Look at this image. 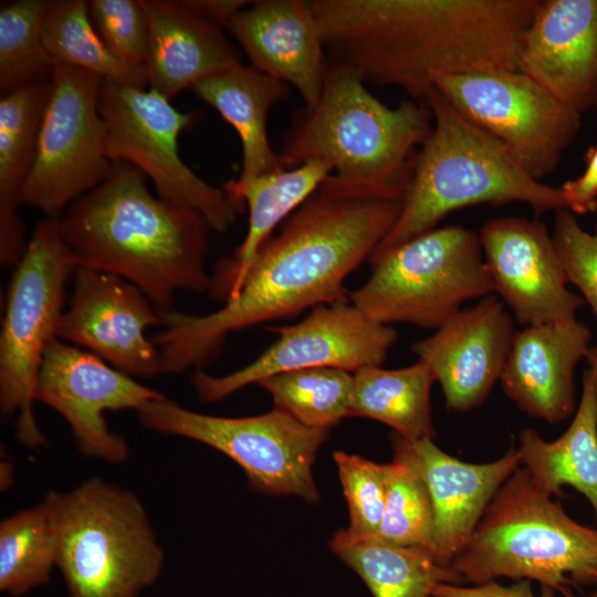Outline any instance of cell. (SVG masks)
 I'll return each mask as SVG.
<instances>
[{"instance_id":"cell-3","label":"cell","mask_w":597,"mask_h":597,"mask_svg":"<svg viewBox=\"0 0 597 597\" xmlns=\"http://www.w3.org/2000/svg\"><path fill=\"white\" fill-rule=\"evenodd\" d=\"M145 178L113 161L106 178L63 212L59 228L78 268L130 282L167 313L178 291L209 292L211 228L199 212L155 197Z\"/></svg>"},{"instance_id":"cell-31","label":"cell","mask_w":597,"mask_h":597,"mask_svg":"<svg viewBox=\"0 0 597 597\" xmlns=\"http://www.w3.org/2000/svg\"><path fill=\"white\" fill-rule=\"evenodd\" d=\"M354 376L335 367H311L270 376L258 385L280 409L310 428L332 429L349 417Z\"/></svg>"},{"instance_id":"cell-8","label":"cell","mask_w":597,"mask_h":597,"mask_svg":"<svg viewBox=\"0 0 597 597\" xmlns=\"http://www.w3.org/2000/svg\"><path fill=\"white\" fill-rule=\"evenodd\" d=\"M367 282L349 293L369 318L438 328L470 300L494 292L480 237L459 224L434 228L370 258Z\"/></svg>"},{"instance_id":"cell-38","label":"cell","mask_w":597,"mask_h":597,"mask_svg":"<svg viewBox=\"0 0 597 597\" xmlns=\"http://www.w3.org/2000/svg\"><path fill=\"white\" fill-rule=\"evenodd\" d=\"M559 190L566 209L577 214L597 210V146L586 153V167L576 179L565 181Z\"/></svg>"},{"instance_id":"cell-12","label":"cell","mask_w":597,"mask_h":597,"mask_svg":"<svg viewBox=\"0 0 597 597\" xmlns=\"http://www.w3.org/2000/svg\"><path fill=\"white\" fill-rule=\"evenodd\" d=\"M102 82L93 72L54 65L21 206H31L46 218H60L75 200L106 178L113 161L98 112Z\"/></svg>"},{"instance_id":"cell-28","label":"cell","mask_w":597,"mask_h":597,"mask_svg":"<svg viewBox=\"0 0 597 597\" xmlns=\"http://www.w3.org/2000/svg\"><path fill=\"white\" fill-rule=\"evenodd\" d=\"M332 552L365 583L374 597H431L438 584H459L452 566L441 565L423 547L398 546L346 530L333 536Z\"/></svg>"},{"instance_id":"cell-4","label":"cell","mask_w":597,"mask_h":597,"mask_svg":"<svg viewBox=\"0 0 597 597\" xmlns=\"http://www.w3.org/2000/svg\"><path fill=\"white\" fill-rule=\"evenodd\" d=\"M431 129L426 101L389 107L354 71L327 59L318 100L295 109L277 154L285 169L320 160L342 185L404 201Z\"/></svg>"},{"instance_id":"cell-34","label":"cell","mask_w":597,"mask_h":597,"mask_svg":"<svg viewBox=\"0 0 597 597\" xmlns=\"http://www.w3.org/2000/svg\"><path fill=\"white\" fill-rule=\"evenodd\" d=\"M377 538L416 546L436 556L434 514L427 485L413 463L394 450L387 464V499Z\"/></svg>"},{"instance_id":"cell-21","label":"cell","mask_w":597,"mask_h":597,"mask_svg":"<svg viewBox=\"0 0 597 597\" xmlns=\"http://www.w3.org/2000/svg\"><path fill=\"white\" fill-rule=\"evenodd\" d=\"M226 30L242 46L251 66L293 86L304 105L316 103L327 56L310 1H251L232 15Z\"/></svg>"},{"instance_id":"cell-20","label":"cell","mask_w":597,"mask_h":597,"mask_svg":"<svg viewBox=\"0 0 597 597\" xmlns=\"http://www.w3.org/2000/svg\"><path fill=\"white\" fill-rule=\"evenodd\" d=\"M390 438L392 449L413 463L427 485L434 514L436 558L451 566L496 492L522 465L517 448L512 443L500 459L474 464L446 453L432 439L409 441L395 432Z\"/></svg>"},{"instance_id":"cell-32","label":"cell","mask_w":597,"mask_h":597,"mask_svg":"<svg viewBox=\"0 0 597 597\" xmlns=\"http://www.w3.org/2000/svg\"><path fill=\"white\" fill-rule=\"evenodd\" d=\"M56 566L55 537L45 504L0 523V590L21 596L50 580Z\"/></svg>"},{"instance_id":"cell-9","label":"cell","mask_w":597,"mask_h":597,"mask_svg":"<svg viewBox=\"0 0 597 597\" xmlns=\"http://www.w3.org/2000/svg\"><path fill=\"white\" fill-rule=\"evenodd\" d=\"M77 268L59 218L46 217L13 268L0 334V408L3 417L17 418V437L31 449L46 443L33 412L35 384L44 350L56 338L65 285Z\"/></svg>"},{"instance_id":"cell-6","label":"cell","mask_w":597,"mask_h":597,"mask_svg":"<svg viewBox=\"0 0 597 597\" xmlns=\"http://www.w3.org/2000/svg\"><path fill=\"white\" fill-rule=\"evenodd\" d=\"M451 566L474 585L507 577L568 595L570 585L593 583L597 530L569 517L522 468L496 492Z\"/></svg>"},{"instance_id":"cell-35","label":"cell","mask_w":597,"mask_h":597,"mask_svg":"<svg viewBox=\"0 0 597 597\" xmlns=\"http://www.w3.org/2000/svg\"><path fill=\"white\" fill-rule=\"evenodd\" d=\"M334 460L349 512L345 530L357 537H377L387 499V464L343 451L334 452Z\"/></svg>"},{"instance_id":"cell-7","label":"cell","mask_w":597,"mask_h":597,"mask_svg":"<svg viewBox=\"0 0 597 597\" xmlns=\"http://www.w3.org/2000/svg\"><path fill=\"white\" fill-rule=\"evenodd\" d=\"M43 503L70 597H137L156 582L164 552L133 492L94 478Z\"/></svg>"},{"instance_id":"cell-11","label":"cell","mask_w":597,"mask_h":597,"mask_svg":"<svg viewBox=\"0 0 597 597\" xmlns=\"http://www.w3.org/2000/svg\"><path fill=\"white\" fill-rule=\"evenodd\" d=\"M98 112L107 133L112 161L138 168L155 185L158 197L199 212L211 230L227 231L240 212L224 190L198 177L181 160L177 139L195 119L149 88L121 86L103 80Z\"/></svg>"},{"instance_id":"cell-27","label":"cell","mask_w":597,"mask_h":597,"mask_svg":"<svg viewBox=\"0 0 597 597\" xmlns=\"http://www.w3.org/2000/svg\"><path fill=\"white\" fill-rule=\"evenodd\" d=\"M521 464L548 495L562 496L572 486L597 515V397L588 370L575 417L556 440L546 441L533 428L519 433Z\"/></svg>"},{"instance_id":"cell-14","label":"cell","mask_w":597,"mask_h":597,"mask_svg":"<svg viewBox=\"0 0 597 597\" xmlns=\"http://www.w3.org/2000/svg\"><path fill=\"white\" fill-rule=\"evenodd\" d=\"M266 329L279 338L249 365L224 376L193 371L191 383L200 400L218 401L291 370L335 367L355 373L380 366L398 338L394 327L369 318L349 302L320 305L296 324Z\"/></svg>"},{"instance_id":"cell-25","label":"cell","mask_w":597,"mask_h":597,"mask_svg":"<svg viewBox=\"0 0 597 597\" xmlns=\"http://www.w3.org/2000/svg\"><path fill=\"white\" fill-rule=\"evenodd\" d=\"M191 90L238 133L242 147L238 178L285 169L269 142L266 118L275 104L287 98L290 85L240 63L199 81Z\"/></svg>"},{"instance_id":"cell-30","label":"cell","mask_w":597,"mask_h":597,"mask_svg":"<svg viewBox=\"0 0 597 597\" xmlns=\"http://www.w3.org/2000/svg\"><path fill=\"white\" fill-rule=\"evenodd\" d=\"M53 64L75 66L121 86L145 88L144 70L130 67L107 49L95 30L84 0H53L42 27Z\"/></svg>"},{"instance_id":"cell-13","label":"cell","mask_w":597,"mask_h":597,"mask_svg":"<svg viewBox=\"0 0 597 597\" xmlns=\"http://www.w3.org/2000/svg\"><path fill=\"white\" fill-rule=\"evenodd\" d=\"M433 87L537 180L553 172L580 129L579 113L517 70L440 75Z\"/></svg>"},{"instance_id":"cell-43","label":"cell","mask_w":597,"mask_h":597,"mask_svg":"<svg viewBox=\"0 0 597 597\" xmlns=\"http://www.w3.org/2000/svg\"><path fill=\"white\" fill-rule=\"evenodd\" d=\"M595 106L597 107V101H596V105H595Z\"/></svg>"},{"instance_id":"cell-17","label":"cell","mask_w":597,"mask_h":597,"mask_svg":"<svg viewBox=\"0 0 597 597\" xmlns=\"http://www.w3.org/2000/svg\"><path fill=\"white\" fill-rule=\"evenodd\" d=\"M494 292L524 326L576 320L584 300L567 289L554 240L537 219L503 217L479 233Z\"/></svg>"},{"instance_id":"cell-5","label":"cell","mask_w":597,"mask_h":597,"mask_svg":"<svg viewBox=\"0 0 597 597\" xmlns=\"http://www.w3.org/2000/svg\"><path fill=\"white\" fill-rule=\"evenodd\" d=\"M425 101L432 129L416 154L401 211L370 258L434 229L449 212L471 205L524 202L536 217L566 209L559 188L532 177L437 88L432 86Z\"/></svg>"},{"instance_id":"cell-16","label":"cell","mask_w":597,"mask_h":597,"mask_svg":"<svg viewBox=\"0 0 597 597\" xmlns=\"http://www.w3.org/2000/svg\"><path fill=\"white\" fill-rule=\"evenodd\" d=\"M160 325L159 312L137 286L112 273L77 268L56 338L133 378H151L161 374L160 357L146 331Z\"/></svg>"},{"instance_id":"cell-24","label":"cell","mask_w":597,"mask_h":597,"mask_svg":"<svg viewBox=\"0 0 597 597\" xmlns=\"http://www.w3.org/2000/svg\"><path fill=\"white\" fill-rule=\"evenodd\" d=\"M331 175L332 168L327 164L311 160L291 169L223 182L222 189L239 211L247 205L249 223L245 238L232 256L218 263L211 275L209 293L224 301L233 296L275 227L303 205Z\"/></svg>"},{"instance_id":"cell-39","label":"cell","mask_w":597,"mask_h":597,"mask_svg":"<svg viewBox=\"0 0 597 597\" xmlns=\"http://www.w3.org/2000/svg\"><path fill=\"white\" fill-rule=\"evenodd\" d=\"M555 590L543 587L541 596H536L532 589V583L527 579L504 586L495 580L474 586H461L459 584H438L431 597H555Z\"/></svg>"},{"instance_id":"cell-41","label":"cell","mask_w":597,"mask_h":597,"mask_svg":"<svg viewBox=\"0 0 597 597\" xmlns=\"http://www.w3.org/2000/svg\"><path fill=\"white\" fill-rule=\"evenodd\" d=\"M585 359L589 366L587 370L590 374L595 394L597 397V345L588 348L585 355Z\"/></svg>"},{"instance_id":"cell-33","label":"cell","mask_w":597,"mask_h":597,"mask_svg":"<svg viewBox=\"0 0 597 597\" xmlns=\"http://www.w3.org/2000/svg\"><path fill=\"white\" fill-rule=\"evenodd\" d=\"M53 0H18L0 9V93L51 81L54 64L42 35Z\"/></svg>"},{"instance_id":"cell-36","label":"cell","mask_w":597,"mask_h":597,"mask_svg":"<svg viewBox=\"0 0 597 597\" xmlns=\"http://www.w3.org/2000/svg\"><path fill=\"white\" fill-rule=\"evenodd\" d=\"M90 19L104 44L124 64L145 71L148 24L139 0L87 1Z\"/></svg>"},{"instance_id":"cell-22","label":"cell","mask_w":597,"mask_h":597,"mask_svg":"<svg viewBox=\"0 0 597 597\" xmlns=\"http://www.w3.org/2000/svg\"><path fill=\"white\" fill-rule=\"evenodd\" d=\"M590 339L588 326L577 320L515 332L500 378L505 395L531 417L563 421L573 411L574 373Z\"/></svg>"},{"instance_id":"cell-15","label":"cell","mask_w":597,"mask_h":597,"mask_svg":"<svg viewBox=\"0 0 597 597\" xmlns=\"http://www.w3.org/2000/svg\"><path fill=\"white\" fill-rule=\"evenodd\" d=\"M164 397L96 355L57 338L44 350L34 390L35 401L67 421L83 454L112 463L125 461L129 450L125 440L108 429L105 412L138 410Z\"/></svg>"},{"instance_id":"cell-42","label":"cell","mask_w":597,"mask_h":597,"mask_svg":"<svg viewBox=\"0 0 597 597\" xmlns=\"http://www.w3.org/2000/svg\"><path fill=\"white\" fill-rule=\"evenodd\" d=\"M591 585L594 586L591 597H597V569L595 572Z\"/></svg>"},{"instance_id":"cell-29","label":"cell","mask_w":597,"mask_h":597,"mask_svg":"<svg viewBox=\"0 0 597 597\" xmlns=\"http://www.w3.org/2000/svg\"><path fill=\"white\" fill-rule=\"evenodd\" d=\"M353 376L349 416L383 422L409 441L434 438L430 391L436 377L426 362L399 369L367 366Z\"/></svg>"},{"instance_id":"cell-18","label":"cell","mask_w":597,"mask_h":597,"mask_svg":"<svg viewBox=\"0 0 597 597\" xmlns=\"http://www.w3.org/2000/svg\"><path fill=\"white\" fill-rule=\"evenodd\" d=\"M514 335L511 315L490 294L413 343L411 352L431 368L447 407L467 412L482 405L500 380Z\"/></svg>"},{"instance_id":"cell-19","label":"cell","mask_w":597,"mask_h":597,"mask_svg":"<svg viewBox=\"0 0 597 597\" xmlns=\"http://www.w3.org/2000/svg\"><path fill=\"white\" fill-rule=\"evenodd\" d=\"M516 67L580 115L596 105L597 0L541 1Z\"/></svg>"},{"instance_id":"cell-2","label":"cell","mask_w":597,"mask_h":597,"mask_svg":"<svg viewBox=\"0 0 597 597\" xmlns=\"http://www.w3.org/2000/svg\"><path fill=\"white\" fill-rule=\"evenodd\" d=\"M541 0H311L327 59L425 101L440 75L517 70Z\"/></svg>"},{"instance_id":"cell-10","label":"cell","mask_w":597,"mask_h":597,"mask_svg":"<svg viewBox=\"0 0 597 597\" xmlns=\"http://www.w3.org/2000/svg\"><path fill=\"white\" fill-rule=\"evenodd\" d=\"M136 411L149 430L192 439L222 452L242 468L256 491L318 501L312 467L331 429L306 427L276 408L251 417L209 416L167 397L147 401Z\"/></svg>"},{"instance_id":"cell-23","label":"cell","mask_w":597,"mask_h":597,"mask_svg":"<svg viewBox=\"0 0 597 597\" xmlns=\"http://www.w3.org/2000/svg\"><path fill=\"white\" fill-rule=\"evenodd\" d=\"M148 24L145 72L149 88L171 100L186 88L241 63L224 29L192 10L186 0H139Z\"/></svg>"},{"instance_id":"cell-1","label":"cell","mask_w":597,"mask_h":597,"mask_svg":"<svg viewBox=\"0 0 597 597\" xmlns=\"http://www.w3.org/2000/svg\"><path fill=\"white\" fill-rule=\"evenodd\" d=\"M401 207L400 200L347 187L331 175L263 243L222 307L205 315L159 313L153 342L161 374L202 369L219 357L230 333L347 303L346 277L370 259Z\"/></svg>"},{"instance_id":"cell-40","label":"cell","mask_w":597,"mask_h":597,"mask_svg":"<svg viewBox=\"0 0 597 597\" xmlns=\"http://www.w3.org/2000/svg\"><path fill=\"white\" fill-rule=\"evenodd\" d=\"M186 2L201 17L221 25L224 30L232 15L251 3L245 0H186Z\"/></svg>"},{"instance_id":"cell-26","label":"cell","mask_w":597,"mask_h":597,"mask_svg":"<svg viewBox=\"0 0 597 597\" xmlns=\"http://www.w3.org/2000/svg\"><path fill=\"white\" fill-rule=\"evenodd\" d=\"M52 80V78H51ZM51 81L1 95L0 100V262L14 268L28 241L18 214L31 171Z\"/></svg>"},{"instance_id":"cell-37","label":"cell","mask_w":597,"mask_h":597,"mask_svg":"<svg viewBox=\"0 0 597 597\" xmlns=\"http://www.w3.org/2000/svg\"><path fill=\"white\" fill-rule=\"evenodd\" d=\"M554 244L567 283L583 294L597 320V230H584L568 209L555 212Z\"/></svg>"}]
</instances>
